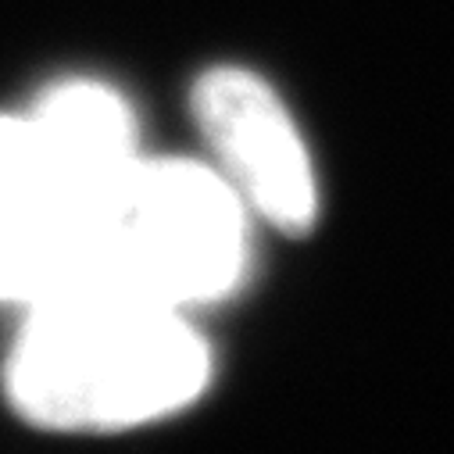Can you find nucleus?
Instances as JSON below:
<instances>
[{
  "label": "nucleus",
  "mask_w": 454,
  "mask_h": 454,
  "mask_svg": "<svg viewBox=\"0 0 454 454\" xmlns=\"http://www.w3.org/2000/svg\"><path fill=\"white\" fill-rule=\"evenodd\" d=\"M29 115L58 165L90 197H107L140 158L129 107L100 82H65Z\"/></svg>",
  "instance_id": "obj_4"
},
{
  "label": "nucleus",
  "mask_w": 454,
  "mask_h": 454,
  "mask_svg": "<svg viewBox=\"0 0 454 454\" xmlns=\"http://www.w3.org/2000/svg\"><path fill=\"white\" fill-rule=\"evenodd\" d=\"M193 115L230 190L283 233L318 215V186L301 133L272 86L244 68H211L193 90Z\"/></svg>",
  "instance_id": "obj_3"
},
{
  "label": "nucleus",
  "mask_w": 454,
  "mask_h": 454,
  "mask_svg": "<svg viewBox=\"0 0 454 454\" xmlns=\"http://www.w3.org/2000/svg\"><path fill=\"white\" fill-rule=\"evenodd\" d=\"M244 254V204L218 172L137 158L93 211L65 297L111 294L186 308L233 290Z\"/></svg>",
  "instance_id": "obj_2"
},
{
  "label": "nucleus",
  "mask_w": 454,
  "mask_h": 454,
  "mask_svg": "<svg viewBox=\"0 0 454 454\" xmlns=\"http://www.w3.org/2000/svg\"><path fill=\"white\" fill-rule=\"evenodd\" d=\"M8 358V394L54 429H119L190 404L211 372L179 308L72 294L29 308Z\"/></svg>",
  "instance_id": "obj_1"
}]
</instances>
